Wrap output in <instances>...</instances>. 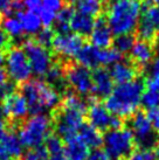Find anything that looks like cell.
<instances>
[{
  "label": "cell",
  "instance_id": "1",
  "mask_svg": "<svg viewBox=\"0 0 159 160\" xmlns=\"http://www.w3.org/2000/svg\"><path fill=\"white\" fill-rule=\"evenodd\" d=\"M88 108L81 96L68 92L55 115V129L63 140L74 137L84 125Z\"/></svg>",
  "mask_w": 159,
  "mask_h": 160
},
{
  "label": "cell",
  "instance_id": "2",
  "mask_svg": "<svg viewBox=\"0 0 159 160\" xmlns=\"http://www.w3.org/2000/svg\"><path fill=\"white\" fill-rule=\"evenodd\" d=\"M143 92L144 84L139 80L117 84L106 97L104 107L111 115L116 117H131L137 112L138 108L141 104Z\"/></svg>",
  "mask_w": 159,
  "mask_h": 160
},
{
  "label": "cell",
  "instance_id": "3",
  "mask_svg": "<svg viewBox=\"0 0 159 160\" xmlns=\"http://www.w3.org/2000/svg\"><path fill=\"white\" fill-rule=\"evenodd\" d=\"M141 15L139 0H115L109 6L106 22L114 35L131 34L138 27Z\"/></svg>",
  "mask_w": 159,
  "mask_h": 160
},
{
  "label": "cell",
  "instance_id": "4",
  "mask_svg": "<svg viewBox=\"0 0 159 160\" xmlns=\"http://www.w3.org/2000/svg\"><path fill=\"white\" fill-rule=\"evenodd\" d=\"M21 93L26 98L29 112L40 115L53 110L60 103V95L52 84L40 80L27 81L22 84Z\"/></svg>",
  "mask_w": 159,
  "mask_h": 160
},
{
  "label": "cell",
  "instance_id": "5",
  "mask_svg": "<svg viewBox=\"0 0 159 160\" xmlns=\"http://www.w3.org/2000/svg\"><path fill=\"white\" fill-rule=\"evenodd\" d=\"M52 120L48 116L40 113L23 120L18 130V138L22 147L33 148L42 146L50 136Z\"/></svg>",
  "mask_w": 159,
  "mask_h": 160
},
{
  "label": "cell",
  "instance_id": "6",
  "mask_svg": "<svg viewBox=\"0 0 159 160\" xmlns=\"http://www.w3.org/2000/svg\"><path fill=\"white\" fill-rule=\"evenodd\" d=\"M135 137L130 129L119 128L109 130L103 137L104 152L110 159H119L129 156L133 150Z\"/></svg>",
  "mask_w": 159,
  "mask_h": 160
},
{
  "label": "cell",
  "instance_id": "7",
  "mask_svg": "<svg viewBox=\"0 0 159 160\" xmlns=\"http://www.w3.org/2000/svg\"><path fill=\"white\" fill-rule=\"evenodd\" d=\"M6 74L14 83H25L29 81L32 68L25 52L21 48H12L6 56Z\"/></svg>",
  "mask_w": 159,
  "mask_h": 160
},
{
  "label": "cell",
  "instance_id": "8",
  "mask_svg": "<svg viewBox=\"0 0 159 160\" xmlns=\"http://www.w3.org/2000/svg\"><path fill=\"white\" fill-rule=\"evenodd\" d=\"M22 50L25 52L27 58L29 61L33 74L38 76H46L49 67L52 66V55L46 47L41 46L36 40L23 41Z\"/></svg>",
  "mask_w": 159,
  "mask_h": 160
},
{
  "label": "cell",
  "instance_id": "9",
  "mask_svg": "<svg viewBox=\"0 0 159 160\" xmlns=\"http://www.w3.org/2000/svg\"><path fill=\"white\" fill-rule=\"evenodd\" d=\"M87 116H88L90 125L101 132L106 131V130L119 129L123 125L122 118L111 115L108 111V109L97 101L90 103L88 111H87Z\"/></svg>",
  "mask_w": 159,
  "mask_h": 160
},
{
  "label": "cell",
  "instance_id": "10",
  "mask_svg": "<svg viewBox=\"0 0 159 160\" xmlns=\"http://www.w3.org/2000/svg\"><path fill=\"white\" fill-rule=\"evenodd\" d=\"M64 76L76 95L87 96L93 92V74L88 68L81 64H71L64 69Z\"/></svg>",
  "mask_w": 159,
  "mask_h": 160
},
{
  "label": "cell",
  "instance_id": "11",
  "mask_svg": "<svg viewBox=\"0 0 159 160\" xmlns=\"http://www.w3.org/2000/svg\"><path fill=\"white\" fill-rule=\"evenodd\" d=\"M131 132L141 147H155L157 144V137L153 128L149 120V117L144 112H136L130 122Z\"/></svg>",
  "mask_w": 159,
  "mask_h": 160
},
{
  "label": "cell",
  "instance_id": "12",
  "mask_svg": "<svg viewBox=\"0 0 159 160\" xmlns=\"http://www.w3.org/2000/svg\"><path fill=\"white\" fill-rule=\"evenodd\" d=\"M159 33V6H145L141 8L138 23V35L143 41L155 40Z\"/></svg>",
  "mask_w": 159,
  "mask_h": 160
},
{
  "label": "cell",
  "instance_id": "13",
  "mask_svg": "<svg viewBox=\"0 0 159 160\" xmlns=\"http://www.w3.org/2000/svg\"><path fill=\"white\" fill-rule=\"evenodd\" d=\"M83 38L75 33H67V34H58L54 36L52 42L54 52L66 58H76L81 49L83 48Z\"/></svg>",
  "mask_w": 159,
  "mask_h": 160
},
{
  "label": "cell",
  "instance_id": "14",
  "mask_svg": "<svg viewBox=\"0 0 159 160\" xmlns=\"http://www.w3.org/2000/svg\"><path fill=\"white\" fill-rule=\"evenodd\" d=\"M1 111L6 118L12 122H20L25 119L28 113V104L21 92H13L1 99Z\"/></svg>",
  "mask_w": 159,
  "mask_h": 160
},
{
  "label": "cell",
  "instance_id": "15",
  "mask_svg": "<svg viewBox=\"0 0 159 160\" xmlns=\"http://www.w3.org/2000/svg\"><path fill=\"white\" fill-rule=\"evenodd\" d=\"M22 156V145L17 134L6 131L0 137V160H17Z\"/></svg>",
  "mask_w": 159,
  "mask_h": 160
},
{
  "label": "cell",
  "instance_id": "16",
  "mask_svg": "<svg viewBox=\"0 0 159 160\" xmlns=\"http://www.w3.org/2000/svg\"><path fill=\"white\" fill-rule=\"evenodd\" d=\"M112 35L114 34H112L108 22L102 18H98L95 21L93 31L89 34L91 45L100 49H105L110 47L111 43L114 42V36Z\"/></svg>",
  "mask_w": 159,
  "mask_h": 160
},
{
  "label": "cell",
  "instance_id": "17",
  "mask_svg": "<svg viewBox=\"0 0 159 160\" xmlns=\"http://www.w3.org/2000/svg\"><path fill=\"white\" fill-rule=\"evenodd\" d=\"M114 90V81L105 69H96L93 74V92L98 97H108Z\"/></svg>",
  "mask_w": 159,
  "mask_h": 160
},
{
  "label": "cell",
  "instance_id": "18",
  "mask_svg": "<svg viewBox=\"0 0 159 160\" xmlns=\"http://www.w3.org/2000/svg\"><path fill=\"white\" fill-rule=\"evenodd\" d=\"M64 151L67 160H87L89 147L80 138L79 133L64 140Z\"/></svg>",
  "mask_w": 159,
  "mask_h": 160
},
{
  "label": "cell",
  "instance_id": "19",
  "mask_svg": "<svg viewBox=\"0 0 159 160\" xmlns=\"http://www.w3.org/2000/svg\"><path fill=\"white\" fill-rule=\"evenodd\" d=\"M109 72H110L112 81L116 82L117 84H123V83L135 81L137 76V70L131 63L122 62V61L115 63L111 67Z\"/></svg>",
  "mask_w": 159,
  "mask_h": 160
},
{
  "label": "cell",
  "instance_id": "20",
  "mask_svg": "<svg viewBox=\"0 0 159 160\" xmlns=\"http://www.w3.org/2000/svg\"><path fill=\"white\" fill-rule=\"evenodd\" d=\"M132 61L138 66H147L153 58V48L147 41L139 40L135 42L131 52H130Z\"/></svg>",
  "mask_w": 159,
  "mask_h": 160
},
{
  "label": "cell",
  "instance_id": "21",
  "mask_svg": "<svg viewBox=\"0 0 159 160\" xmlns=\"http://www.w3.org/2000/svg\"><path fill=\"white\" fill-rule=\"evenodd\" d=\"M15 17L22 26L23 33L28 35H36L41 31V20H40L38 13L29 12V11H19L15 13Z\"/></svg>",
  "mask_w": 159,
  "mask_h": 160
},
{
  "label": "cell",
  "instance_id": "22",
  "mask_svg": "<svg viewBox=\"0 0 159 160\" xmlns=\"http://www.w3.org/2000/svg\"><path fill=\"white\" fill-rule=\"evenodd\" d=\"M94 25H95V20L91 17H88V15H84V14L80 13H74L73 18L70 20V29L75 34H79L81 36L84 35H89L94 28Z\"/></svg>",
  "mask_w": 159,
  "mask_h": 160
},
{
  "label": "cell",
  "instance_id": "23",
  "mask_svg": "<svg viewBox=\"0 0 159 160\" xmlns=\"http://www.w3.org/2000/svg\"><path fill=\"white\" fill-rule=\"evenodd\" d=\"M100 48H96L93 45L83 46L79 55L76 56L79 64L88 69H94L100 66Z\"/></svg>",
  "mask_w": 159,
  "mask_h": 160
},
{
  "label": "cell",
  "instance_id": "24",
  "mask_svg": "<svg viewBox=\"0 0 159 160\" xmlns=\"http://www.w3.org/2000/svg\"><path fill=\"white\" fill-rule=\"evenodd\" d=\"M79 136L89 148L97 150L101 145H103V136L101 131L95 129L90 124H84L79 131Z\"/></svg>",
  "mask_w": 159,
  "mask_h": 160
},
{
  "label": "cell",
  "instance_id": "25",
  "mask_svg": "<svg viewBox=\"0 0 159 160\" xmlns=\"http://www.w3.org/2000/svg\"><path fill=\"white\" fill-rule=\"evenodd\" d=\"M46 148L48 151V160H67L64 145L58 136H49L46 140Z\"/></svg>",
  "mask_w": 159,
  "mask_h": 160
},
{
  "label": "cell",
  "instance_id": "26",
  "mask_svg": "<svg viewBox=\"0 0 159 160\" xmlns=\"http://www.w3.org/2000/svg\"><path fill=\"white\" fill-rule=\"evenodd\" d=\"M74 9L71 7H62L56 14V31L59 32V34H67L70 31V20L74 15Z\"/></svg>",
  "mask_w": 159,
  "mask_h": 160
},
{
  "label": "cell",
  "instance_id": "27",
  "mask_svg": "<svg viewBox=\"0 0 159 160\" xmlns=\"http://www.w3.org/2000/svg\"><path fill=\"white\" fill-rule=\"evenodd\" d=\"M77 9L80 13L95 18L101 14L103 9V0H79Z\"/></svg>",
  "mask_w": 159,
  "mask_h": 160
},
{
  "label": "cell",
  "instance_id": "28",
  "mask_svg": "<svg viewBox=\"0 0 159 160\" xmlns=\"http://www.w3.org/2000/svg\"><path fill=\"white\" fill-rule=\"evenodd\" d=\"M159 146L156 147H138L128 156V160H158Z\"/></svg>",
  "mask_w": 159,
  "mask_h": 160
},
{
  "label": "cell",
  "instance_id": "29",
  "mask_svg": "<svg viewBox=\"0 0 159 160\" xmlns=\"http://www.w3.org/2000/svg\"><path fill=\"white\" fill-rule=\"evenodd\" d=\"M3 31L7 34L8 38H14V39L21 38V35L23 34L21 23L17 19V17L5 18L4 21H3Z\"/></svg>",
  "mask_w": 159,
  "mask_h": 160
},
{
  "label": "cell",
  "instance_id": "30",
  "mask_svg": "<svg viewBox=\"0 0 159 160\" xmlns=\"http://www.w3.org/2000/svg\"><path fill=\"white\" fill-rule=\"evenodd\" d=\"M122 54L115 48H105L100 50V66H114L119 62Z\"/></svg>",
  "mask_w": 159,
  "mask_h": 160
},
{
  "label": "cell",
  "instance_id": "31",
  "mask_svg": "<svg viewBox=\"0 0 159 160\" xmlns=\"http://www.w3.org/2000/svg\"><path fill=\"white\" fill-rule=\"evenodd\" d=\"M133 45H135V39L131 34H125V35H119L116 38V40L114 41V48L119 52L121 54L130 53L132 49Z\"/></svg>",
  "mask_w": 159,
  "mask_h": 160
},
{
  "label": "cell",
  "instance_id": "32",
  "mask_svg": "<svg viewBox=\"0 0 159 160\" xmlns=\"http://www.w3.org/2000/svg\"><path fill=\"white\" fill-rule=\"evenodd\" d=\"M141 104L147 109H159V92L152 90H145L141 95Z\"/></svg>",
  "mask_w": 159,
  "mask_h": 160
},
{
  "label": "cell",
  "instance_id": "33",
  "mask_svg": "<svg viewBox=\"0 0 159 160\" xmlns=\"http://www.w3.org/2000/svg\"><path fill=\"white\" fill-rule=\"evenodd\" d=\"M64 76V68L62 67L59 63H52V66L49 67L46 77L48 80L49 84H55V83H60Z\"/></svg>",
  "mask_w": 159,
  "mask_h": 160
},
{
  "label": "cell",
  "instance_id": "34",
  "mask_svg": "<svg viewBox=\"0 0 159 160\" xmlns=\"http://www.w3.org/2000/svg\"><path fill=\"white\" fill-rule=\"evenodd\" d=\"M22 160H48V151L44 145L28 148V151L22 156Z\"/></svg>",
  "mask_w": 159,
  "mask_h": 160
},
{
  "label": "cell",
  "instance_id": "35",
  "mask_svg": "<svg viewBox=\"0 0 159 160\" xmlns=\"http://www.w3.org/2000/svg\"><path fill=\"white\" fill-rule=\"evenodd\" d=\"M56 14H58L56 12L50 11L48 8H44V7H41L39 9V12H38V15H39L40 20H41V23L44 27H50L52 25L55 23Z\"/></svg>",
  "mask_w": 159,
  "mask_h": 160
},
{
  "label": "cell",
  "instance_id": "36",
  "mask_svg": "<svg viewBox=\"0 0 159 160\" xmlns=\"http://www.w3.org/2000/svg\"><path fill=\"white\" fill-rule=\"evenodd\" d=\"M54 33L53 31L50 29V27H44L41 31L36 34V41L39 42L41 46L44 47H48V46H52V42L54 40Z\"/></svg>",
  "mask_w": 159,
  "mask_h": 160
},
{
  "label": "cell",
  "instance_id": "37",
  "mask_svg": "<svg viewBox=\"0 0 159 160\" xmlns=\"http://www.w3.org/2000/svg\"><path fill=\"white\" fill-rule=\"evenodd\" d=\"M147 117L151 122V125L153 128V131L159 134V109H152L147 111Z\"/></svg>",
  "mask_w": 159,
  "mask_h": 160
},
{
  "label": "cell",
  "instance_id": "38",
  "mask_svg": "<svg viewBox=\"0 0 159 160\" xmlns=\"http://www.w3.org/2000/svg\"><path fill=\"white\" fill-rule=\"evenodd\" d=\"M22 6L27 8L29 12H34L38 13L39 9L42 7V0H21Z\"/></svg>",
  "mask_w": 159,
  "mask_h": 160
},
{
  "label": "cell",
  "instance_id": "39",
  "mask_svg": "<svg viewBox=\"0 0 159 160\" xmlns=\"http://www.w3.org/2000/svg\"><path fill=\"white\" fill-rule=\"evenodd\" d=\"M42 7L58 13L63 7V0H42Z\"/></svg>",
  "mask_w": 159,
  "mask_h": 160
},
{
  "label": "cell",
  "instance_id": "40",
  "mask_svg": "<svg viewBox=\"0 0 159 160\" xmlns=\"http://www.w3.org/2000/svg\"><path fill=\"white\" fill-rule=\"evenodd\" d=\"M87 160H110V158L103 150L97 148V150H94L91 153H89Z\"/></svg>",
  "mask_w": 159,
  "mask_h": 160
},
{
  "label": "cell",
  "instance_id": "41",
  "mask_svg": "<svg viewBox=\"0 0 159 160\" xmlns=\"http://www.w3.org/2000/svg\"><path fill=\"white\" fill-rule=\"evenodd\" d=\"M146 90H152V91H158L159 92V76H151L147 78L145 83Z\"/></svg>",
  "mask_w": 159,
  "mask_h": 160
},
{
  "label": "cell",
  "instance_id": "42",
  "mask_svg": "<svg viewBox=\"0 0 159 160\" xmlns=\"http://www.w3.org/2000/svg\"><path fill=\"white\" fill-rule=\"evenodd\" d=\"M8 47H9V38L3 31V28H0V54H3V52L8 50Z\"/></svg>",
  "mask_w": 159,
  "mask_h": 160
},
{
  "label": "cell",
  "instance_id": "43",
  "mask_svg": "<svg viewBox=\"0 0 159 160\" xmlns=\"http://www.w3.org/2000/svg\"><path fill=\"white\" fill-rule=\"evenodd\" d=\"M13 2L14 0H0V12H3V13H9Z\"/></svg>",
  "mask_w": 159,
  "mask_h": 160
},
{
  "label": "cell",
  "instance_id": "44",
  "mask_svg": "<svg viewBox=\"0 0 159 160\" xmlns=\"http://www.w3.org/2000/svg\"><path fill=\"white\" fill-rule=\"evenodd\" d=\"M151 76H159V56L151 64Z\"/></svg>",
  "mask_w": 159,
  "mask_h": 160
},
{
  "label": "cell",
  "instance_id": "45",
  "mask_svg": "<svg viewBox=\"0 0 159 160\" xmlns=\"http://www.w3.org/2000/svg\"><path fill=\"white\" fill-rule=\"evenodd\" d=\"M6 78H7V74H6V71H5L4 69H1V68H0V87L6 82Z\"/></svg>",
  "mask_w": 159,
  "mask_h": 160
},
{
  "label": "cell",
  "instance_id": "46",
  "mask_svg": "<svg viewBox=\"0 0 159 160\" xmlns=\"http://www.w3.org/2000/svg\"><path fill=\"white\" fill-rule=\"evenodd\" d=\"M155 40H156V50H157L158 54H159V35L156 38Z\"/></svg>",
  "mask_w": 159,
  "mask_h": 160
},
{
  "label": "cell",
  "instance_id": "47",
  "mask_svg": "<svg viewBox=\"0 0 159 160\" xmlns=\"http://www.w3.org/2000/svg\"><path fill=\"white\" fill-rule=\"evenodd\" d=\"M4 61H5L4 55H3V54H0V67L3 66V63H4Z\"/></svg>",
  "mask_w": 159,
  "mask_h": 160
},
{
  "label": "cell",
  "instance_id": "48",
  "mask_svg": "<svg viewBox=\"0 0 159 160\" xmlns=\"http://www.w3.org/2000/svg\"><path fill=\"white\" fill-rule=\"evenodd\" d=\"M151 2H153V4H156V6H159V0H150Z\"/></svg>",
  "mask_w": 159,
  "mask_h": 160
},
{
  "label": "cell",
  "instance_id": "49",
  "mask_svg": "<svg viewBox=\"0 0 159 160\" xmlns=\"http://www.w3.org/2000/svg\"><path fill=\"white\" fill-rule=\"evenodd\" d=\"M68 1H70V2H75V1H76V2H77L79 0H68Z\"/></svg>",
  "mask_w": 159,
  "mask_h": 160
},
{
  "label": "cell",
  "instance_id": "50",
  "mask_svg": "<svg viewBox=\"0 0 159 160\" xmlns=\"http://www.w3.org/2000/svg\"><path fill=\"white\" fill-rule=\"evenodd\" d=\"M114 160H124L123 158H119V159H114Z\"/></svg>",
  "mask_w": 159,
  "mask_h": 160
},
{
  "label": "cell",
  "instance_id": "51",
  "mask_svg": "<svg viewBox=\"0 0 159 160\" xmlns=\"http://www.w3.org/2000/svg\"><path fill=\"white\" fill-rule=\"evenodd\" d=\"M9 160H11V159H9Z\"/></svg>",
  "mask_w": 159,
  "mask_h": 160
}]
</instances>
